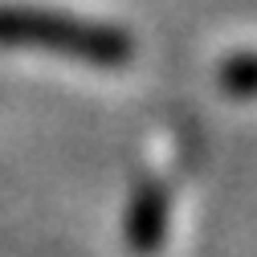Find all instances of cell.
<instances>
[{
	"mask_svg": "<svg viewBox=\"0 0 257 257\" xmlns=\"http://www.w3.org/2000/svg\"><path fill=\"white\" fill-rule=\"evenodd\" d=\"M0 45L45 49L90 70H122L135 57V37L126 29L45 5H0Z\"/></svg>",
	"mask_w": 257,
	"mask_h": 257,
	"instance_id": "6da1fadb",
	"label": "cell"
},
{
	"mask_svg": "<svg viewBox=\"0 0 257 257\" xmlns=\"http://www.w3.org/2000/svg\"><path fill=\"white\" fill-rule=\"evenodd\" d=\"M172 224V192L164 180H143L135 184L131 200L122 212V241L135 257H155L168 241Z\"/></svg>",
	"mask_w": 257,
	"mask_h": 257,
	"instance_id": "7a4b0ae2",
	"label": "cell"
},
{
	"mask_svg": "<svg viewBox=\"0 0 257 257\" xmlns=\"http://www.w3.org/2000/svg\"><path fill=\"white\" fill-rule=\"evenodd\" d=\"M216 82L229 98H257V53H233L220 61Z\"/></svg>",
	"mask_w": 257,
	"mask_h": 257,
	"instance_id": "3957f363",
	"label": "cell"
}]
</instances>
